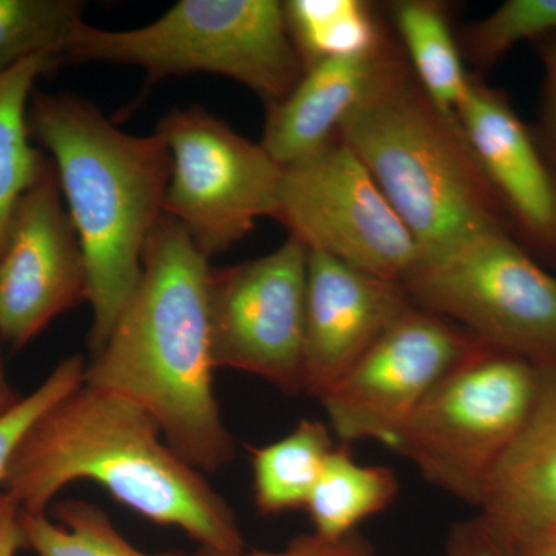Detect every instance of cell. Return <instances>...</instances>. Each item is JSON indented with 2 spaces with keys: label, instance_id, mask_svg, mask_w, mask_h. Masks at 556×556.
<instances>
[{
  "label": "cell",
  "instance_id": "cell-1",
  "mask_svg": "<svg viewBox=\"0 0 556 556\" xmlns=\"http://www.w3.org/2000/svg\"><path fill=\"white\" fill-rule=\"evenodd\" d=\"M208 258L174 218L161 215L142 255L137 289L84 383L134 402L197 470L236 456L214 394Z\"/></svg>",
  "mask_w": 556,
  "mask_h": 556
},
{
  "label": "cell",
  "instance_id": "cell-2",
  "mask_svg": "<svg viewBox=\"0 0 556 556\" xmlns=\"http://www.w3.org/2000/svg\"><path fill=\"white\" fill-rule=\"evenodd\" d=\"M161 434L134 402L83 383L33 424L11 459L3 493L21 510L46 515L65 485L89 479L141 517L178 527L200 548L247 551L228 501Z\"/></svg>",
  "mask_w": 556,
  "mask_h": 556
},
{
  "label": "cell",
  "instance_id": "cell-3",
  "mask_svg": "<svg viewBox=\"0 0 556 556\" xmlns=\"http://www.w3.org/2000/svg\"><path fill=\"white\" fill-rule=\"evenodd\" d=\"M28 129L53 161L83 248L94 356L141 278L146 244L163 215L169 149L156 134L119 130L98 105L72 93L35 91Z\"/></svg>",
  "mask_w": 556,
  "mask_h": 556
},
{
  "label": "cell",
  "instance_id": "cell-4",
  "mask_svg": "<svg viewBox=\"0 0 556 556\" xmlns=\"http://www.w3.org/2000/svg\"><path fill=\"white\" fill-rule=\"evenodd\" d=\"M416 241L433 258L510 226L455 115L420 87L401 49L339 129Z\"/></svg>",
  "mask_w": 556,
  "mask_h": 556
},
{
  "label": "cell",
  "instance_id": "cell-5",
  "mask_svg": "<svg viewBox=\"0 0 556 556\" xmlns=\"http://www.w3.org/2000/svg\"><path fill=\"white\" fill-rule=\"evenodd\" d=\"M64 60L134 65L149 83L193 73L226 76L266 108L283 101L305 73L277 0H181L135 30L84 22Z\"/></svg>",
  "mask_w": 556,
  "mask_h": 556
},
{
  "label": "cell",
  "instance_id": "cell-6",
  "mask_svg": "<svg viewBox=\"0 0 556 556\" xmlns=\"http://www.w3.org/2000/svg\"><path fill=\"white\" fill-rule=\"evenodd\" d=\"M541 368L481 343L448 371L391 450L430 484L478 507L486 482L535 405Z\"/></svg>",
  "mask_w": 556,
  "mask_h": 556
},
{
  "label": "cell",
  "instance_id": "cell-7",
  "mask_svg": "<svg viewBox=\"0 0 556 556\" xmlns=\"http://www.w3.org/2000/svg\"><path fill=\"white\" fill-rule=\"evenodd\" d=\"M401 285L417 308L452 321L485 345L540 368L556 365V277L507 229L417 260Z\"/></svg>",
  "mask_w": 556,
  "mask_h": 556
},
{
  "label": "cell",
  "instance_id": "cell-8",
  "mask_svg": "<svg viewBox=\"0 0 556 556\" xmlns=\"http://www.w3.org/2000/svg\"><path fill=\"white\" fill-rule=\"evenodd\" d=\"M155 134L172 159L163 214L188 232L201 254H222L258 218H276L283 167L262 142L241 137L200 105L170 110Z\"/></svg>",
  "mask_w": 556,
  "mask_h": 556
},
{
  "label": "cell",
  "instance_id": "cell-9",
  "mask_svg": "<svg viewBox=\"0 0 556 556\" xmlns=\"http://www.w3.org/2000/svg\"><path fill=\"white\" fill-rule=\"evenodd\" d=\"M276 219L309 251L383 280L401 283L419 258L407 226L339 135L283 167Z\"/></svg>",
  "mask_w": 556,
  "mask_h": 556
},
{
  "label": "cell",
  "instance_id": "cell-10",
  "mask_svg": "<svg viewBox=\"0 0 556 556\" xmlns=\"http://www.w3.org/2000/svg\"><path fill=\"white\" fill-rule=\"evenodd\" d=\"M308 248L289 237L265 257L211 269L208 320L215 368L303 391Z\"/></svg>",
  "mask_w": 556,
  "mask_h": 556
},
{
  "label": "cell",
  "instance_id": "cell-11",
  "mask_svg": "<svg viewBox=\"0 0 556 556\" xmlns=\"http://www.w3.org/2000/svg\"><path fill=\"white\" fill-rule=\"evenodd\" d=\"M463 328L416 305L386 329L318 401L342 444H393L439 380L481 345Z\"/></svg>",
  "mask_w": 556,
  "mask_h": 556
},
{
  "label": "cell",
  "instance_id": "cell-12",
  "mask_svg": "<svg viewBox=\"0 0 556 556\" xmlns=\"http://www.w3.org/2000/svg\"><path fill=\"white\" fill-rule=\"evenodd\" d=\"M84 300L86 260L50 160L14 208L0 251V338L21 350Z\"/></svg>",
  "mask_w": 556,
  "mask_h": 556
},
{
  "label": "cell",
  "instance_id": "cell-13",
  "mask_svg": "<svg viewBox=\"0 0 556 556\" xmlns=\"http://www.w3.org/2000/svg\"><path fill=\"white\" fill-rule=\"evenodd\" d=\"M412 305L399 281L308 249L303 391L324 396Z\"/></svg>",
  "mask_w": 556,
  "mask_h": 556
},
{
  "label": "cell",
  "instance_id": "cell-14",
  "mask_svg": "<svg viewBox=\"0 0 556 556\" xmlns=\"http://www.w3.org/2000/svg\"><path fill=\"white\" fill-rule=\"evenodd\" d=\"M456 118L508 223L556 260V178L507 94L471 73Z\"/></svg>",
  "mask_w": 556,
  "mask_h": 556
},
{
  "label": "cell",
  "instance_id": "cell-15",
  "mask_svg": "<svg viewBox=\"0 0 556 556\" xmlns=\"http://www.w3.org/2000/svg\"><path fill=\"white\" fill-rule=\"evenodd\" d=\"M390 38L368 53L339 58L303 73L295 89L266 112L262 146L281 167L308 159L338 137L340 126L367 97L396 56Z\"/></svg>",
  "mask_w": 556,
  "mask_h": 556
},
{
  "label": "cell",
  "instance_id": "cell-16",
  "mask_svg": "<svg viewBox=\"0 0 556 556\" xmlns=\"http://www.w3.org/2000/svg\"><path fill=\"white\" fill-rule=\"evenodd\" d=\"M510 538L556 533V365L541 368L529 419L501 457L479 504Z\"/></svg>",
  "mask_w": 556,
  "mask_h": 556
},
{
  "label": "cell",
  "instance_id": "cell-17",
  "mask_svg": "<svg viewBox=\"0 0 556 556\" xmlns=\"http://www.w3.org/2000/svg\"><path fill=\"white\" fill-rule=\"evenodd\" d=\"M388 10L420 87L439 109L456 116L471 73L464 67L447 3L397 0Z\"/></svg>",
  "mask_w": 556,
  "mask_h": 556
},
{
  "label": "cell",
  "instance_id": "cell-18",
  "mask_svg": "<svg viewBox=\"0 0 556 556\" xmlns=\"http://www.w3.org/2000/svg\"><path fill=\"white\" fill-rule=\"evenodd\" d=\"M61 61L40 54L0 75V251L14 208L50 163L49 155L31 144L28 105L36 80Z\"/></svg>",
  "mask_w": 556,
  "mask_h": 556
},
{
  "label": "cell",
  "instance_id": "cell-19",
  "mask_svg": "<svg viewBox=\"0 0 556 556\" xmlns=\"http://www.w3.org/2000/svg\"><path fill=\"white\" fill-rule=\"evenodd\" d=\"M397 475L383 466H362L348 444L332 450L311 492L305 510L314 535L342 540L357 532L365 519L387 510L399 495Z\"/></svg>",
  "mask_w": 556,
  "mask_h": 556
},
{
  "label": "cell",
  "instance_id": "cell-20",
  "mask_svg": "<svg viewBox=\"0 0 556 556\" xmlns=\"http://www.w3.org/2000/svg\"><path fill=\"white\" fill-rule=\"evenodd\" d=\"M336 448L318 420L302 419L288 437L252 448L255 507L263 517L305 508L325 463Z\"/></svg>",
  "mask_w": 556,
  "mask_h": 556
},
{
  "label": "cell",
  "instance_id": "cell-21",
  "mask_svg": "<svg viewBox=\"0 0 556 556\" xmlns=\"http://www.w3.org/2000/svg\"><path fill=\"white\" fill-rule=\"evenodd\" d=\"M289 36L306 70L378 49L390 36L375 7L362 0L283 2Z\"/></svg>",
  "mask_w": 556,
  "mask_h": 556
},
{
  "label": "cell",
  "instance_id": "cell-22",
  "mask_svg": "<svg viewBox=\"0 0 556 556\" xmlns=\"http://www.w3.org/2000/svg\"><path fill=\"white\" fill-rule=\"evenodd\" d=\"M53 510L58 522L50 521L47 514L21 510L27 546L38 556H189L182 552L150 555L138 551L102 508L87 501H62Z\"/></svg>",
  "mask_w": 556,
  "mask_h": 556
},
{
  "label": "cell",
  "instance_id": "cell-23",
  "mask_svg": "<svg viewBox=\"0 0 556 556\" xmlns=\"http://www.w3.org/2000/svg\"><path fill=\"white\" fill-rule=\"evenodd\" d=\"M84 11L79 0H0V75L40 54L64 60Z\"/></svg>",
  "mask_w": 556,
  "mask_h": 556
},
{
  "label": "cell",
  "instance_id": "cell-24",
  "mask_svg": "<svg viewBox=\"0 0 556 556\" xmlns=\"http://www.w3.org/2000/svg\"><path fill=\"white\" fill-rule=\"evenodd\" d=\"M552 35H556V0H507L466 28L460 51L479 76L522 40H541Z\"/></svg>",
  "mask_w": 556,
  "mask_h": 556
},
{
  "label": "cell",
  "instance_id": "cell-25",
  "mask_svg": "<svg viewBox=\"0 0 556 556\" xmlns=\"http://www.w3.org/2000/svg\"><path fill=\"white\" fill-rule=\"evenodd\" d=\"M86 367L83 356L64 358L35 391L22 397L16 407L0 417V486L3 484L14 452L33 424L61 399L83 386Z\"/></svg>",
  "mask_w": 556,
  "mask_h": 556
},
{
  "label": "cell",
  "instance_id": "cell-26",
  "mask_svg": "<svg viewBox=\"0 0 556 556\" xmlns=\"http://www.w3.org/2000/svg\"><path fill=\"white\" fill-rule=\"evenodd\" d=\"M445 556H519L514 541L492 521L479 517L457 522L445 541Z\"/></svg>",
  "mask_w": 556,
  "mask_h": 556
},
{
  "label": "cell",
  "instance_id": "cell-27",
  "mask_svg": "<svg viewBox=\"0 0 556 556\" xmlns=\"http://www.w3.org/2000/svg\"><path fill=\"white\" fill-rule=\"evenodd\" d=\"M189 556H376V551L371 541L357 530V532L336 541L324 540V538L309 533V535L294 538L281 551H243L239 554H219V552L200 548L197 554Z\"/></svg>",
  "mask_w": 556,
  "mask_h": 556
},
{
  "label": "cell",
  "instance_id": "cell-28",
  "mask_svg": "<svg viewBox=\"0 0 556 556\" xmlns=\"http://www.w3.org/2000/svg\"><path fill=\"white\" fill-rule=\"evenodd\" d=\"M544 67L543 138L556 163V35L538 40Z\"/></svg>",
  "mask_w": 556,
  "mask_h": 556
},
{
  "label": "cell",
  "instance_id": "cell-29",
  "mask_svg": "<svg viewBox=\"0 0 556 556\" xmlns=\"http://www.w3.org/2000/svg\"><path fill=\"white\" fill-rule=\"evenodd\" d=\"M20 514L16 501L0 492V556H16L17 552L28 548Z\"/></svg>",
  "mask_w": 556,
  "mask_h": 556
},
{
  "label": "cell",
  "instance_id": "cell-30",
  "mask_svg": "<svg viewBox=\"0 0 556 556\" xmlns=\"http://www.w3.org/2000/svg\"><path fill=\"white\" fill-rule=\"evenodd\" d=\"M510 538V536H508ZM519 556H556L555 535L510 538Z\"/></svg>",
  "mask_w": 556,
  "mask_h": 556
},
{
  "label": "cell",
  "instance_id": "cell-31",
  "mask_svg": "<svg viewBox=\"0 0 556 556\" xmlns=\"http://www.w3.org/2000/svg\"><path fill=\"white\" fill-rule=\"evenodd\" d=\"M20 393L14 390L13 387L10 386L9 380L5 378V372H3L2 362H0V417L10 413L11 409L16 407L17 404L22 401Z\"/></svg>",
  "mask_w": 556,
  "mask_h": 556
}]
</instances>
